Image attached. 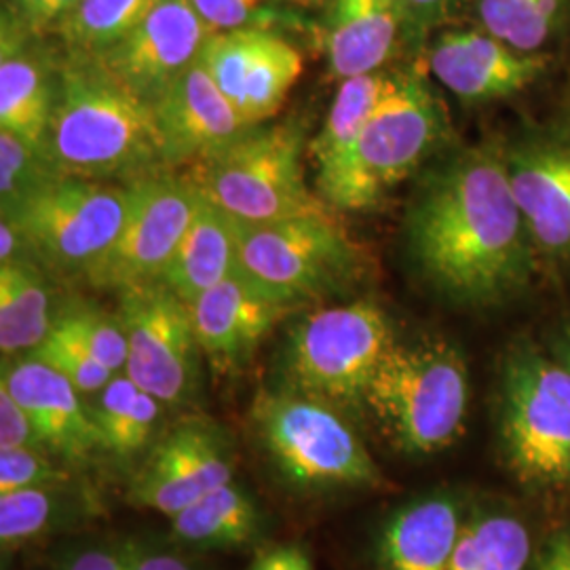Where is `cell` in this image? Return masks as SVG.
<instances>
[{"label": "cell", "mask_w": 570, "mask_h": 570, "mask_svg": "<svg viewBox=\"0 0 570 570\" xmlns=\"http://www.w3.org/2000/svg\"><path fill=\"white\" fill-rule=\"evenodd\" d=\"M511 190L539 258L570 265V127H532L503 144Z\"/></svg>", "instance_id": "14"}, {"label": "cell", "mask_w": 570, "mask_h": 570, "mask_svg": "<svg viewBox=\"0 0 570 570\" xmlns=\"http://www.w3.org/2000/svg\"><path fill=\"white\" fill-rule=\"evenodd\" d=\"M410 258L452 303L492 306L518 296L539 254L511 190L503 142L450 155L407 207Z\"/></svg>", "instance_id": "1"}, {"label": "cell", "mask_w": 570, "mask_h": 570, "mask_svg": "<svg viewBox=\"0 0 570 570\" xmlns=\"http://www.w3.org/2000/svg\"><path fill=\"white\" fill-rule=\"evenodd\" d=\"M468 407V364L456 346L438 338L395 341L364 397V412L410 459L450 449L463 431Z\"/></svg>", "instance_id": "4"}, {"label": "cell", "mask_w": 570, "mask_h": 570, "mask_svg": "<svg viewBox=\"0 0 570 570\" xmlns=\"http://www.w3.org/2000/svg\"><path fill=\"white\" fill-rule=\"evenodd\" d=\"M165 164H202L235 142L252 125L242 119L197 58L153 102Z\"/></svg>", "instance_id": "18"}, {"label": "cell", "mask_w": 570, "mask_h": 570, "mask_svg": "<svg viewBox=\"0 0 570 570\" xmlns=\"http://www.w3.org/2000/svg\"><path fill=\"white\" fill-rule=\"evenodd\" d=\"M98 511L100 501L79 480L0 494V546L9 553L47 537L68 534L91 522Z\"/></svg>", "instance_id": "26"}, {"label": "cell", "mask_w": 570, "mask_h": 570, "mask_svg": "<svg viewBox=\"0 0 570 570\" xmlns=\"http://www.w3.org/2000/svg\"><path fill=\"white\" fill-rule=\"evenodd\" d=\"M58 311L51 287L37 263L0 265V351L2 357L28 355L49 336Z\"/></svg>", "instance_id": "29"}, {"label": "cell", "mask_w": 570, "mask_h": 570, "mask_svg": "<svg viewBox=\"0 0 570 570\" xmlns=\"http://www.w3.org/2000/svg\"><path fill=\"white\" fill-rule=\"evenodd\" d=\"M532 534L510 510L478 508L468 513L449 570H529Z\"/></svg>", "instance_id": "30"}, {"label": "cell", "mask_w": 570, "mask_h": 570, "mask_svg": "<svg viewBox=\"0 0 570 570\" xmlns=\"http://www.w3.org/2000/svg\"><path fill=\"white\" fill-rule=\"evenodd\" d=\"M404 28L400 0H334L326 32L332 77L346 81L383 70Z\"/></svg>", "instance_id": "23"}, {"label": "cell", "mask_w": 570, "mask_h": 570, "mask_svg": "<svg viewBox=\"0 0 570 570\" xmlns=\"http://www.w3.org/2000/svg\"><path fill=\"white\" fill-rule=\"evenodd\" d=\"M49 570H127L121 539L77 537L51 553Z\"/></svg>", "instance_id": "37"}, {"label": "cell", "mask_w": 570, "mask_h": 570, "mask_svg": "<svg viewBox=\"0 0 570 570\" xmlns=\"http://www.w3.org/2000/svg\"><path fill=\"white\" fill-rule=\"evenodd\" d=\"M400 77L402 72L379 70L341 81L320 134L308 144V155L317 167V193L322 199L343 176L367 119Z\"/></svg>", "instance_id": "27"}, {"label": "cell", "mask_w": 570, "mask_h": 570, "mask_svg": "<svg viewBox=\"0 0 570 570\" xmlns=\"http://www.w3.org/2000/svg\"><path fill=\"white\" fill-rule=\"evenodd\" d=\"M45 155L61 176L100 183L131 184L167 167L153 106L98 58L75 53L58 70Z\"/></svg>", "instance_id": "2"}, {"label": "cell", "mask_w": 570, "mask_h": 570, "mask_svg": "<svg viewBox=\"0 0 570 570\" xmlns=\"http://www.w3.org/2000/svg\"><path fill=\"white\" fill-rule=\"evenodd\" d=\"M77 2L79 0H9L2 18L39 37L45 30H56Z\"/></svg>", "instance_id": "41"}, {"label": "cell", "mask_w": 570, "mask_h": 570, "mask_svg": "<svg viewBox=\"0 0 570 570\" xmlns=\"http://www.w3.org/2000/svg\"><path fill=\"white\" fill-rule=\"evenodd\" d=\"M199 60L252 127L277 115L303 75L301 51L268 28L214 32Z\"/></svg>", "instance_id": "15"}, {"label": "cell", "mask_w": 570, "mask_h": 570, "mask_svg": "<svg viewBox=\"0 0 570 570\" xmlns=\"http://www.w3.org/2000/svg\"><path fill=\"white\" fill-rule=\"evenodd\" d=\"M117 315L127 336L122 372L165 407L195 404L204 353L183 298L161 279L129 285L119 289Z\"/></svg>", "instance_id": "10"}, {"label": "cell", "mask_w": 570, "mask_h": 570, "mask_svg": "<svg viewBox=\"0 0 570 570\" xmlns=\"http://www.w3.org/2000/svg\"><path fill=\"white\" fill-rule=\"evenodd\" d=\"M197 197L193 184L165 171L129 184L121 230L85 268V279L94 287L117 292L161 279L193 218Z\"/></svg>", "instance_id": "12"}, {"label": "cell", "mask_w": 570, "mask_h": 570, "mask_svg": "<svg viewBox=\"0 0 570 570\" xmlns=\"http://www.w3.org/2000/svg\"><path fill=\"white\" fill-rule=\"evenodd\" d=\"M47 155L23 142L16 134L0 129V209L11 216L45 184L60 178Z\"/></svg>", "instance_id": "33"}, {"label": "cell", "mask_w": 570, "mask_h": 570, "mask_svg": "<svg viewBox=\"0 0 570 570\" xmlns=\"http://www.w3.org/2000/svg\"><path fill=\"white\" fill-rule=\"evenodd\" d=\"M129 207V184L60 176L11 214L37 261L60 271L91 265L121 230Z\"/></svg>", "instance_id": "11"}, {"label": "cell", "mask_w": 570, "mask_h": 570, "mask_svg": "<svg viewBox=\"0 0 570 570\" xmlns=\"http://www.w3.org/2000/svg\"><path fill=\"white\" fill-rule=\"evenodd\" d=\"M122 550L127 570H204L188 550L176 546L169 537L127 534L122 537Z\"/></svg>", "instance_id": "39"}, {"label": "cell", "mask_w": 570, "mask_h": 570, "mask_svg": "<svg viewBox=\"0 0 570 570\" xmlns=\"http://www.w3.org/2000/svg\"><path fill=\"white\" fill-rule=\"evenodd\" d=\"M395 334L372 301L326 306L289 330L282 357L284 387L343 412H364L367 385Z\"/></svg>", "instance_id": "7"}, {"label": "cell", "mask_w": 570, "mask_h": 570, "mask_svg": "<svg viewBox=\"0 0 570 570\" xmlns=\"http://www.w3.org/2000/svg\"><path fill=\"white\" fill-rule=\"evenodd\" d=\"M164 407L155 395L138 387L125 372L115 374L89 402L91 419L102 438L104 452L127 465L142 461L161 435Z\"/></svg>", "instance_id": "28"}, {"label": "cell", "mask_w": 570, "mask_h": 570, "mask_svg": "<svg viewBox=\"0 0 570 570\" xmlns=\"http://www.w3.org/2000/svg\"><path fill=\"white\" fill-rule=\"evenodd\" d=\"M550 353L570 370V320H567L562 326L558 327L551 336Z\"/></svg>", "instance_id": "45"}, {"label": "cell", "mask_w": 570, "mask_h": 570, "mask_svg": "<svg viewBox=\"0 0 570 570\" xmlns=\"http://www.w3.org/2000/svg\"><path fill=\"white\" fill-rule=\"evenodd\" d=\"M237 268L239 247L235 218L199 195L193 218L161 275V282L190 305L209 287L225 282Z\"/></svg>", "instance_id": "24"}, {"label": "cell", "mask_w": 570, "mask_h": 570, "mask_svg": "<svg viewBox=\"0 0 570 570\" xmlns=\"http://www.w3.org/2000/svg\"><path fill=\"white\" fill-rule=\"evenodd\" d=\"M449 119L419 70L400 81L362 129L343 176L324 195L334 209L366 212L406 180L444 142Z\"/></svg>", "instance_id": "8"}, {"label": "cell", "mask_w": 570, "mask_h": 570, "mask_svg": "<svg viewBox=\"0 0 570 570\" xmlns=\"http://www.w3.org/2000/svg\"><path fill=\"white\" fill-rule=\"evenodd\" d=\"M537 570H570V530L551 534Z\"/></svg>", "instance_id": "44"}, {"label": "cell", "mask_w": 570, "mask_h": 570, "mask_svg": "<svg viewBox=\"0 0 570 570\" xmlns=\"http://www.w3.org/2000/svg\"><path fill=\"white\" fill-rule=\"evenodd\" d=\"M266 518L237 478L169 518V539L188 551L244 550L263 539Z\"/></svg>", "instance_id": "25"}, {"label": "cell", "mask_w": 570, "mask_h": 570, "mask_svg": "<svg viewBox=\"0 0 570 570\" xmlns=\"http://www.w3.org/2000/svg\"><path fill=\"white\" fill-rule=\"evenodd\" d=\"M53 326L75 336L102 366L119 374L127 364V336L119 315L91 305H70L58 311Z\"/></svg>", "instance_id": "34"}, {"label": "cell", "mask_w": 570, "mask_h": 570, "mask_svg": "<svg viewBox=\"0 0 570 570\" xmlns=\"http://www.w3.org/2000/svg\"><path fill=\"white\" fill-rule=\"evenodd\" d=\"M303 148L305 136L296 122H261L197 164L188 183L239 223L327 216L330 205L306 186Z\"/></svg>", "instance_id": "5"}, {"label": "cell", "mask_w": 570, "mask_h": 570, "mask_svg": "<svg viewBox=\"0 0 570 570\" xmlns=\"http://www.w3.org/2000/svg\"><path fill=\"white\" fill-rule=\"evenodd\" d=\"M56 459L47 450H0V494L77 482L72 465Z\"/></svg>", "instance_id": "36"}, {"label": "cell", "mask_w": 570, "mask_h": 570, "mask_svg": "<svg viewBox=\"0 0 570 570\" xmlns=\"http://www.w3.org/2000/svg\"><path fill=\"white\" fill-rule=\"evenodd\" d=\"M249 570H313V562L298 546H275L261 551Z\"/></svg>", "instance_id": "43"}, {"label": "cell", "mask_w": 570, "mask_h": 570, "mask_svg": "<svg viewBox=\"0 0 570 570\" xmlns=\"http://www.w3.org/2000/svg\"><path fill=\"white\" fill-rule=\"evenodd\" d=\"M35 35L2 18L0 45V129L45 153L56 102V82L32 47Z\"/></svg>", "instance_id": "22"}, {"label": "cell", "mask_w": 570, "mask_h": 570, "mask_svg": "<svg viewBox=\"0 0 570 570\" xmlns=\"http://www.w3.org/2000/svg\"><path fill=\"white\" fill-rule=\"evenodd\" d=\"M320 2L324 0H193V4L214 32L233 28H266V7H315Z\"/></svg>", "instance_id": "38"}, {"label": "cell", "mask_w": 570, "mask_h": 570, "mask_svg": "<svg viewBox=\"0 0 570 570\" xmlns=\"http://www.w3.org/2000/svg\"><path fill=\"white\" fill-rule=\"evenodd\" d=\"M153 0H79L56 26L68 53L98 58L127 37Z\"/></svg>", "instance_id": "32"}, {"label": "cell", "mask_w": 570, "mask_h": 570, "mask_svg": "<svg viewBox=\"0 0 570 570\" xmlns=\"http://www.w3.org/2000/svg\"><path fill=\"white\" fill-rule=\"evenodd\" d=\"M465 0H400L407 28L429 30L450 20Z\"/></svg>", "instance_id": "42"}, {"label": "cell", "mask_w": 570, "mask_h": 570, "mask_svg": "<svg viewBox=\"0 0 570 570\" xmlns=\"http://www.w3.org/2000/svg\"><path fill=\"white\" fill-rule=\"evenodd\" d=\"M47 450L41 433L20 402L0 385V450Z\"/></svg>", "instance_id": "40"}, {"label": "cell", "mask_w": 570, "mask_h": 570, "mask_svg": "<svg viewBox=\"0 0 570 570\" xmlns=\"http://www.w3.org/2000/svg\"><path fill=\"white\" fill-rule=\"evenodd\" d=\"M429 70L461 102H497L539 81L548 56L522 53L487 30H449L433 42Z\"/></svg>", "instance_id": "17"}, {"label": "cell", "mask_w": 570, "mask_h": 570, "mask_svg": "<svg viewBox=\"0 0 570 570\" xmlns=\"http://www.w3.org/2000/svg\"><path fill=\"white\" fill-rule=\"evenodd\" d=\"M499 435L522 482L537 489L570 484V370L524 341L503 357Z\"/></svg>", "instance_id": "6"}, {"label": "cell", "mask_w": 570, "mask_h": 570, "mask_svg": "<svg viewBox=\"0 0 570 570\" xmlns=\"http://www.w3.org/2000/svg\"><path fill=\"white\" fill-rule=\"evenodd\" d=\"M214 30L193 0H153L142 20L98 60L129 91L150 104L199 58Z\"/></svg>", "instance_id": "16"}, {"label": "cell", "mask_w": 570, "mask_h": 570, "mask_svg": "<svg viewBox=\"0 0 570 570\" xmlns=\"http://www.w3.org/2000/svg\"><path fill=\"white\" fill-rule=\"evenodd\" d=\"M482 28L522 53H541L569 18L570 0H478Z\"/></svg>", "instance_id": "31"}, {"label": "cell", "mask_w": 570, "mask_h": 570, "mask_svg": "<svg viewBox=\"0 0 570 570\" xmlns=\"http://www.w3.org/2000/svg\"><path fill=\"white\" fill-rule=\"evenodd\" d=\"M0 385L30 414L45 446L63 463L77 468L104 452L89 404L58 370L32 355L4 357Z\"/></svg>", "instance_id": "19"}, {"label": "cell", "mask_w": 570, "mask_h": 570, "mask_svg": "<svg viewBox=\"0 0 570 570\" xmlns=\"http://www.w3.org/2000/svg\"><path fill=\"white\" fill-rule=\"evenodd\" d=\"M237 223L239 268L279 303L296 308L353 284L362 254L327 216Z\"/></svg>", "instance_id": "9"}, {"label": "cell", "mask_w": 570, "mask_h": 570, "mask_svg": "<svg viewBox=\"0 0 570 570\" xmlns=\"http://www.w3.org/2000/svg\"><path fill=\"white\" fill-rule=\"evenodd\" d=\"M188 308L202 353L226 372L245 366L266 334L294 311L254 284L242 268Z\"/></svg>", "instance_id": "20"}, {"label": "cell", "mask_w": 570, "mask_h": 570, "mask_svg": "<svg viewBox=\"0 0 570 570\" xmlns=\"http://www.w3.org/2000/svg\"><path fill=\"white\" fill-rule=\"evenodd\" d=\"M237 475V449L220 423L188 416L159 435L134 471L127 501L174 518Z\"/></svg>", "instance_id": "13"}, {"label": "cell", "mask_w": 570, "mask_h": 570, "mask_svg": "<svg viewBox=\"0 0 570 570\" xmlns=\"http://www.w3.org/2000/svg\"><path fill=\"white\" fill-rule=\"evenodd\" d=\"M468 511L449 490L391 511L374 546V570H449Z\"/></svg>", "instance_id": "21"}, {"label": "cell", "mask_w": 570, "mask_h": 570, "mask_svg": "<svg viewBox=\"0 0 570 570\" xmlns=\"http://www.w3.org/2000/svg\"><path fill=\"white\" fill-rule=\"evenodd\" d=\"M249 429L266 465L296 492L381 489L385 478L341 407L279 385L263 389Z\"/></svg>", "instance_id": "3"}, {"label": "cell", "mask_w": 570, "mask_h": 570, "mask_svg": "<svg viewBox=\"0 0 570 570\" xmlns=\"http://www.w3.org/2000/svg\"><path fill=\"white\" fill-rule=\"evenodd\" d=\"M28 355L58 370L81 391L82 395H89V397L106 387L108 381L115 376V372L102 366L75 336H70L58 326L51 327L49 336Z\"/></svg>", "instance_id": "35"}]
</instances>
